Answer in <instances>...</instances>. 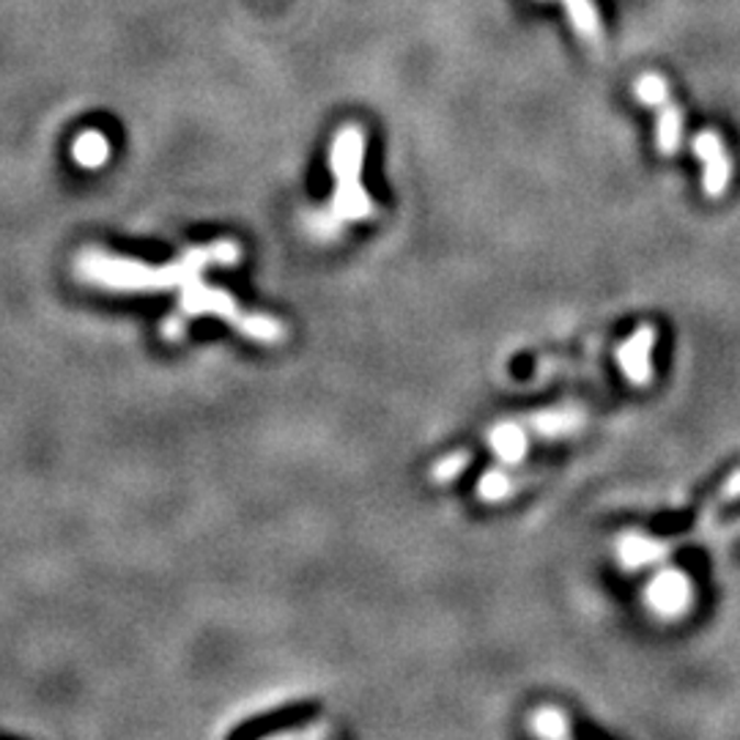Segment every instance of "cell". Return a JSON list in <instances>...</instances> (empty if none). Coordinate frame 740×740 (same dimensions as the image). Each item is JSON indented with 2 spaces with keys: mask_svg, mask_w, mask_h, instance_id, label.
Masks as SVG:
<instances>
[{
  "mask_svg": "<svg viewBox=\"0 0 740 740\" xmlns=\"http://www.w3.org/2000/svg\"><path fill=\"white\" fill-rule=\"evenodd\" d=\"M242 250L236 242H214V245L195 247L168 267H148L141 261L108 256L99 250H86L77 258V274L86 283L110 291H168L184 289L195 278H201L209 267H234L239 264Z\"/></svg>",
  "mask_w": 740,
  "mask_h": 740,
  "instance_id": "1",
  "label": "cell"
},
{
  "mask_svg": "<svg viewBox=\"0 0 740 740\" xmlns=\"http://www.w3.org/2000/svg\"><path fill=\"white\" fill-rule=\"evenodd\" d=\"M362 159H366V135H362L360 126H344L335 137L333 154H329L335 173V198L329 212L340 223L373 217V203H370L366 187H362Z\"/></svg>",
  "mask_w": 740,
  "mask_h": 740,
  "instance_id": "2",
  "label": "cell"
},
{
  "mask_svg": "<svg viewBox=\"0 0 740 740\" xmlns=\"http://www.w3.org/2000/svg\"><path fill=\"white\" fill-rule=\"evenodd\" d=\"M648 598L650 609L661 617V620H677L688 612L694 601V587L688 582V576L675 568H664V571L655 573L648 584Z\"/></svg>",
  "mask_w": 740,
  "mask_h": 740,
  "instance_id": "3",
  "label": "cell"
},
{
  "mask_svg": "<svg viewBox=\"0 0 740 740\" xmlns=\"http://www.w3.org/2000/svg\"><path fill=\"white\" fill-rule=\"evenodd\" d=\"M692 148H694V154H697V157L705 162V176H703L705 192H708L710 198H721L727 192V187H730V179H732V165L725 152V143H721V137L716 135V132L708 130V132H699V135L694 137Z\"/></svg>",
  "mask_w": 740,
  "mask_h": 740,
  "instance_id": "4",
  "label": "cell"
},
{
  "mask_svg": "<svg viewBox=\"0 0 740 740\" xmlns=\"http://www.w3.org/2000/svg\"><path fill=\"white\" fill-rule=\"evenodd\" d=\"M653 346H655V329L639 327L626 344L617 349V362L626 379L631 384L644 386L653 379Z\"/></svg>",
  "mask_w": 740,
  "mask_h": 740,
  "instance_id": "5",
  "label": "cell"
},
{
  "mask_svg": "<svg viewBox=\"0 0 740 740\" xmlns=\"http://www.w3.org/2000/svg\"><path fill=\"white\" fill-rule=\"evenodd\" d=\"M670 549L672 546L664 543V540L644 538V535L637 532H626L620 538V543H617V554H620V562L626 571H639V568L661 562L670 554Z\"/></svg>",
  "mask_w": 740,
  "mask_h": 740,
  "instance_id": "6",
  "label": "cell"
},
{
  "mask_svg": "<svg viewBox=\"0 0 740 740\" xmlns=\"http://www.w3.org/2000/svg\"><path fill=\"white\" fill-rule=\"evenodd\" d=\"M489 441H491V447H494L496 458H500L505 467H516V463H522V458L527 456V447H529L527 430H524L518 423L494 425L489 434Z\"/></svg>",
  "mask_w": 740,
  "mask_h": 740,
  "instance_id": "7",
  "label": "cell"
},
{
  "mask_svg": "<svg viewBox=\"0 0 740 740\" xmlns=\"http://www.w3.org/2000/svg\"><path fill=\"white\" fill-rule=\"evenodd\" d=\"M529 425L543 439H560V436H571L582 428L584 414L579 408H551V412L535 414Z\"/></svg>",
  "mask_w": 740,
  "mask_h": 740,
  "instance_id": "8",
  "label": "cell"
},
{
  "mask_svg": "<svg viewBox=\"0 0 740 740\" xmlns=\"http://www.w3.org/2000/svg\"><path fill=\"white\" fill-rule=\"evenodd\" d=\"M681 137H683V113L681 108L670 104L666 99L661 104V115H659V126H655V146L664 157H672L681 148Z\"/></svg>",
  "mask_w": 740,
  "mask_h": 740,
  "instance_id": "9",
  "label": "cell"
},
{
  "mask_svg": "<svg viewBox=\"0 0 740 740\" xmlns=\"http://www.w3.org/2000/svg\"><path fill=\"white\" fill-rule=\"evenodd\" d=\"M562 3H565L568 14H571L573 27H576L582 36L598 38L601 16H598V9H595L593 0H562Z\"/></svg>",
  "mask_w": 740,
  "mask_h": 740,
  "instance_id": "10",
  "label": "cell"
},
{
  "mask_svg": "<svg viewBox=\"0 0 740 740\" xmlns=\"http://www.w3.org/2000/svg\"><path fill=\"white\" fill-rule=\"evenodd\" d=\"M532 732L540 738H568L571 727H568V719L562 710L540 708L532 716Z\"/></svg>",
  "mask_w": 740,
  "mask_h": 740,
  "instance_id": "11",
  "label": "cell"
},
{
  "mask_svg": "<svg viewBox=\"0 0 740 740\" xmlns=\"http://www.w3.org/2000/svg\"><path fill=\"white\" fill-rule=\"evenodd\" d=\"M472 463V452L467 450H458V452H450V456H445L441 461H436L434 467H430V480L434 483H452L456 478H461L463 469Z\"/></svg>",
  "mask_w": 740,
  "mask_h": 740,
  "instance_id": "12",
  "label": "cell"
},
{
  "mask_svg": "<svg viewBox=\"0 0 740 740\" xmlns=\"http://www.w3.org/2000/svg\"><path fill=\"white\" fill-rule=\"evenodd\" d=\"M75 157L77 162L86 165V168H97V165H102L104 159H108V143H104L102 135L88 132V135H82L80 141L75 143Z\"/></svg>",
  "mask_w": 740,
  "mask_h": 740,
  "instance_id": "13",
  "label": "cell"
},
{
  "mask_svg": "<svg viewBox=\"0 0 740 740\" xmlns=\"http://www.w3.org/2000/svg\"><path fill=\"white\" fill-rule=\"evenodd\" d=\"M511 491H513V478L507 472H502V469H491V472H485L478 483L480 500H485V502L505 500Z\"/></svg>",
  "mask_w": 740,
  "mask_h": 740,
  "instance_id": "14",
  "label": "cell"
},
{
  "mask_svg": "<svg viewBox=\"0 0 740 740\" xmlns=\"http://www.w3.org/2000/svg\"><path fill=\"white\" fill-rule=\"evenodd\" d=\"M634 91H637V97L642 99L648 108H661V104L670 99V86H666L664 77L653 75V71H650V75L639 77L637 88H634Z\"/></svg>",
  "mask_w": 740,
  "mask_h": 740,
  "instance_id": "15",
  "label": "cell"
},
{
  "mask_svg": "<svg viewBox=\"0 0 740 740\" xmlns=\"http://www.w3.org/2000/svg\"><path fill=\"white\" fill-rule=\"evenodd\" d=\"M311 228L318 239H335V234L340 231V220L327 209V212H318L316 217L311 220Z\"/></svg>",
  "mask_w": 740,
  "mask_h": 740,
  "instance_id": "16",
  "label": "cell"
},
{
  "mask_svg": "<svg viewBox=\"0 0 740 740\" xmlns=\"http://www.w3.org/2000/svg\"><path fill=\"white\" fill-rule=\"evenodd\" d=\"M736 496H740V469L730 474V480L721 489V500H736Z\"/></svg>",
  "mask_w": 740,
  "mask_h": 740,
  "instance_id": "17",
  "label": "cell"
}]
</instances>
